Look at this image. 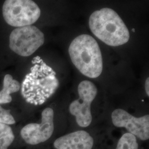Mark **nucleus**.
<instances>
[{
    "mask_svg": "<svg viewBox=\"0 0 149 149\" xmlns=\"http://www.w3.org/2000/svg\"><path fill=\"white\" fill-rule=\"evenodd\" d=\"M132 31H133V32H135V29H132Z\"/></svg>",
    "mask_w": 149,
    "mask_h": 149,
    "instance_id": "15",
    "label": "nucleus"
},
{
    "mask_svg": "<svg viewBox=\"0 0 149 149\" xmlns=\"http://www.w3.org/2000/svg\"><path fill=\"white\" fill-rule=\"evenodd\" d=\"M71 60L82 74L95 79L103 70L101 51L96 40L88 34L77 37L69 48Z\"/></svg>",
    "mask_w": 149,
    "mask_h": 149,
    "instance_id": "3",
    "label": "nucleus"
},
{
    "mask_svg": "<svg viewBox=\"0 0 149 149\" xmlns=\"http://www.w3.org/2000/svg\"><path fill=\"white\" fill-rule=\"evenodd\" d=\"M21 86L18 81L13 79L11 74H6L3 79V88L0 91V104L10 103L12 100L11 93L18 92Z\"/></svg>",
    "mask_w": 149,
    "mask_h": 149,
    "instance_id": "10",
    "label": "nucleus"
},
{
    "mask_svg": "<svg viewBox=\"0 0 149 149\" xmlns=\"http://www.w3.org/2000/svg\"><path fill=\"white\" fill-rule=\"evenodd\" d=\"M43 32L34 26L19 27L11 32L9 47L22 56H29L34 53L44 43Z\"/></svg>",
    "mask_w": 149,
    "mask_h": 149,
    "instance_id": "5",
    "label": "nucleus"
},
{
    "mask_svg": "<svg viewBox=\"0 0 149 149\" xmlns=\"http://www.w3.org/2000/svg\"><path fill=\"white\" fill-rule=\"evenodd\" d=\"M16 121L10 110H6L0 106V123L7 125L14 124Z\"/></svg>",
    "mask_w": 149,
    "mask_h": 149,
    "instance_id": "13",
    "label": "nucleus"
},
{
    "mask_svg": "<svg viewBox=\"0 0 149 149\" xmlns=\"http://www.w3.org/2000/svg\"><path fill=\"white\" fill-rule=\"evenodd\" d=\"M31 72L22 82L21 94L26 101L41 105L53 95L58 88L59 80L53 69L39 56L34 58Z\"/></svg>",
    "mask_w": 149,
    "mask_h": 149,
    "instance_id": "1",
    "label": "nucleus"
},
{
    "mask_svg": "<svg viewBox=\"0 0 149 149\" xmlns=\"http://www.w3.org/2000/svg\"><path fill=\"white\" fill-rule=\"evenodd\" d=\"M116 149H138L136 138L129 133L123 134L119 140Z\"/></svg>",
    "mask_w": 149,
    "mask_h": 149,
    "instance_id": "12",
    "label": "nucleus"
},
{
    "mask_svg": "<svg viewBox=\"0 0 149 149\" xmlns=\"http://www.w3.org/2000/svg\"><path fill=\"white\" fill-rule=\"evenodd\" d=\"M149 78H148L146 81H145V91H146V93L147 94L148 96H149Z\"/></svg>",
    "mask_w": 149,
    "mask_h": 149,
    "instance_id": "14",
    "label": "nucleus"
},
{
    "mask_svg": "<svg viewBox=\"0 0 149 149\" xmlns=\"http://www.w3.org/2000/svg\"><path fill=\"white\" fill-rule=\"evenodd\" d=\"M54 112L51 108H47L42 113V122L30 123L22 129L21 135L29 145H37L47 141L54 130Z\"/></svg>",
    "mask_w": 149,
    "mask_h": 149,
    "instance_id": "7",
    "label": "nucleus"
},
{
    "mask_svg": "<svg viewBox=\"0 0 149 149\" xmlns=\"http://www.w3.org/2000/svg\"><path fill=\"white\" fill-rule=\"evenodd\" d=\"M14 139L15 135L9 125L0 123V149H8Z\"/></svg>",
    "mask_w": 149,
    "mask_h": 149,
    "instance_id": "11",
    "label": "nucleus"
},
{
    "mask_svg": "<svg viewBox=\"0 0 149 149\" xmlns=\"http://www.w3.org/2000/svg\"><path fill=\"white\" fill-rule=\"evenodd\" d=\"M94 140L85 130H79L57 139L54 143L56 149H92Z\"/></svg>",
    "mask_w": 149,
    "mask_h": 149,
    "instance_id": "9",
    "label": "nucleus"
},
{
    "mask_svg": "<svg viewBox=\"0 0 149 149\" xmlns=\"http://www.w3.org/2000/svg\"><path fill=\"white\" fill-rule=\"evenodd\" d=\"M41 14L37 4L31 0H6L2 6V15L6 22L12 27L32 26Z\"/></svg>",
    "mask_w": 149,
    "mask_h": 149,
    "instance_id": "4",
    "label": "nucleus"
},
{
    "mask_svg": "<svg viewBox=\"0 0 149 149\" xmlns=\"http://www.w3.org/2000/svg\"><path fill=\"white\" fill-rule=\"evenodd\" d=\"M112 123L118 128H124L129 133L141 140L149 139V116L135 117L122 109H117L112 113Z\"/></svg>",
    "mask_w": 149,
    "mask_h": 149,
    "instance_id": "8",
    "label": "nucleus"
},
{
    "mask_svg": "<svg viewBox=\"0 0 149 149\" xmlns=\"http://www.w3.org/2000/svg\"><path fill=\"white\" fill-rule=\"evenodd\" d=\"M89 27L96 37L109 46L125 44L130 38L128 28L122 18L109 8L92 13L89 18Z\"/></svg>",
    "mask_w": 149,
    "mask_h": 149,
    "instance_id": "2",
    "label": "nucleus"
},
{
    "mask_svg": "<svg viewBox=\"0 0 149 149\" xmlns=\"http://www.w3.org/2000/svg\"><path fill=\"white\" fill-rule=\"evenodd\" d=\"M79 98L71 102L69 106L70 113L76 118L77 124L83 128L88 127L92 120L91 105L95 99L97 89L90 81H83L78 86Z\"/></svg>",
    "mask_w": 149,
    "mask_h": 149,
    "instance_id": "6",
    "label": "nucleus"
}]
</instances>
